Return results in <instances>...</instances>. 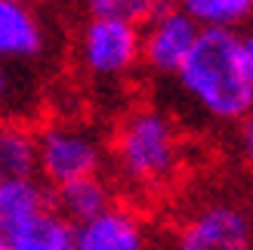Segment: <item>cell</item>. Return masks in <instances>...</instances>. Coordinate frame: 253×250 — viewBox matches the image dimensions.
<instances>
[{
  "label": "cell",
  "mask_w": 253,
  "mask_h": 250,
  "mask_svg": "<svg viewBox=\"0 0 253 250\" xmlns=\"http://www.w3.org/2000/svg\"><path fill=\"white\" fill-rule=\"evenodd\" d=\"M176 83L188 105L213 124H241L253 115V71L238 31L201 28Z\"/></svg>",
  "instance_id": "1"
},
{
  "label": "cell",
  "mask_w": 253,
  "mask_h": 250,
  "mask_svg": "<svg viewBox=\"0 0 253 250\" xmlns=\"http://www.w3.org/2000/svg\"><path fill=\"white\" fill-rule=\"evenodd\" d=\"M182 136L176 121L155 105L133 108L111 139V164L118 179L139 195H158L182 170Z\"/></svg>",
  "instance_id": "2"
},
{
  "label": "cell",
  "mask_w": 253,
  "mask_h": 250,
  "mask_svg": "<svg viewBox=\"0 0 253 250\" xmlns=\"http://www.w3.org/2000/svg\"><path fill=\"white\" fill-rule=\"evenodd\" d=\"M37 139V173L43 185L62 189L68 182L86 176H99L105 164L102 139L84 124L74 121H53L34 133Z\"/></svg>",
  "instance_id": "3"
},
{
  "label": "cell",
  "mask_w": 253,
  "mask_h": 250,
  "mask_svg": "<svg viewBox=\"0 0 253 250\" xmlns=\"http://www.w3.org/2000/svg\"><path fill=\"white\" fill-rule=\"evenodd\" d=\"M167 250H253V213L232 198L201 201L179 219Z\"/></svg>",
  "instance_id": "4"
},
{
  "label": "cell",
  "mask_w": 253,
  "mask_h": 250,
  "mask_svg": "<svg viewBox=\"0 0 253 250\" xmlns=\"http://www.w3.org/2000/svg\"><path fill=\"white\" fill-rule=\"evenodd\" d=\"M81 68L96 81H124L142 62V34L139 25L124 19L90 16L78 34Z\"/></svg>",
  "instance_id": "5"
},
{
  "label": "cell",
  "mask_w": 253,
  "mask_h": 250,
  "mask_svg": "<svg viewBox=\"0 0 253 250\" xmlns=\"http://www.w3.org/2000/svg\"><path fill=\"white\" fill-rule=\"evenodd\" d=\"M142 34V65L164 78H176L201 34V25L179 6L164 3L151 19L139 25Z\"/></svg>",
  "instance_id": "6"
},
{
  "label": "cell",
  "mask_w": 253,
  "mask_h": 250,
  "mask_svg": "<svg viewBox=\"0 0 253 250\" xmlns=\"http://www.w3.org/2000/svg\"><path fill=\"white\" fill-rule=\"evenodd\" d=\"M74 250H151V241L133 207L111 204L105 213L74 226Z\"/></svg>",
  "instance_id": "7"
},
{
  "label": "cell",
  "mask_w": 253,
  "mask_h": 250,
  "mask_svg": "<svg viewBox=\"0 0 253 250\" xmlns=\"http://www.w3.org/2000/svg\"><path fill=\"white\" fill-rule=\"evenodd\" d=\"M46 53V25L28 0H0V65L34 62Z\"/></svg>",
  "instance_id": "8"
},
{
  "label": "cell",
  "mask_w": 253,
  "mask_h": 250,
  "mask_svg": "<svg viewBox=\"0 0 253 250\" xmlns=\"http://www.w3.org/2000/svg\"><path fill=\"white\" fill-rule=\"evenodd\" d=\"M53 210V195L37 176L0 179V238Z\"/></svg>",
  "instance_id": "9"
},
{
  "label": "cell",
  "mask_w": 253,
  "mask_h": 250,
  "mask_svg": "<svg viewBox=\"0 0 253 250\" xmlns=\"http://www.w3.org/2000/svg\"><path fill=\"white\" fill-rule=\"evenodd\" d=\"M111 204H115L111 201V185L102 176H86L78 182H68L62 189H56V198H53L56 213H62L71 226L90 222L93 216L105 213Z\"/></svg>",
  "instance_id": "10"
},
{
  "label": "cell",
  "mask_w": 253,
  "mask_h": 250,
  "mask_svg": "<svg viewBox=\"0 0 253 250\" xmlns=\"http://www.w3.org/2000/svg\"><path fill=\"white\" fill-rule=\"evenodd\" d=\"M0 247L3 250H74V226L62 213H56L53 207L43 216L31 219L28 226L3 235Z\"/></svg>",
  "instance_id": "11"
},
{
  "label": "cell",
  "mask_w": 253,
  "mask_h": 250,
  "mask_svg": "<svg viewBox=\"0 0 253 250\" xmlns=\"http://www.w3.org/2000/svg\"><path fill=\"white\" fill-rule=\"evenodd\" d=\"M173 6L188 12L201 28H229L235 31L253 16V0H173Z\"/></svg>",
  "instance_id": "12"
},
{
  "label": "cell",
  "mask_w": 253,
  "mask_h": 250,
  "mask_svg": "<svg viewBox=\"0 0 253 250\" xmlns=\"http://www.w3.org/2000/svg\"><path fill=\"white\" fill-rule=\"evenodd\" d=\"M90 16H105V19H124L133 25H142L164 6V0H86Z\"/></svg>",
  "instance_id": "13"
},
{
  "label": "cell",
  "mask_w": 253,
  "mask_h": 250,
  "mask_svg": "<svg viewBox=\"0 0 253 250\" xmlns=\"http://www.w3.org/2000/svg\"><path fill=\"white\" fill-rule=\"evenodd\" d=\"M238 148H241L244 158L253 161V115L238 124Z\"/></svg>",
  "instance_id": "14"
},
{
  "label": "cell",
  "mask_w": 253,
  "mask_h": 250,
  "mask_svg": "<svg viewBox=\"0 0 253 250\" xmlns=\"http://www.w3.org/2000/svg\"><path fill=\"white\" fill-rule=\"evenodd\" d=\"M9 93H12V81H9L6 68L0 65V108H3V105L9 102Z\"/></svg>",
  "instance_id": "15"
},
{
  "label": "cell",
  "mask_w": 253,
  "mask_h": 250,
  "mask_svg": "<svg viewBox=\"0 0 253 250\" xmlns=\"http://www.w3.org/2000/svg\"><path fill=\"white\" fill-rule=\"evenodd\" d=\"M244 53H247V62H250V71H253V31L244 34Z\"/></svg>",
  "instance_id": "16"
},
{
  "label": "cell",
  "mask_w": 253,
  "mask_h": 250,
  "mask_svg": "<svg viewBox=\"0 0 253 250\" xmlns=\"http://www.w3.org/2000/svg\"><path fill=\"white\" fill-rule=\"evenodd\" d=\"M0 250H3V247H0Z\"/></svg>",
  "instance_id": "17"
}]
</instances>
